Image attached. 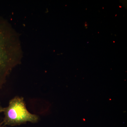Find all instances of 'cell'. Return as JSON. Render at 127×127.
I'll return each instance as SVG.
<instances>
[{"label": "cell", "mask_w": 127, "mask_h": 127, "mask_svg": "<svg viewBox=\"0 0 127 127\" xmlns=\"http://www.w3.org/2000/svg\"><path fill=\"white\" fill-rule=\"evenodd\" d=\"M4 107H3L0 103V113H3Z\"/></svg>", "instance_id": "cell-3"}, {"label": "cell", "mask_w": 127, "mask_h": 127, "mask_svg": "<svg viewBox=\"0 0 127 127\" xmlns=\"http://www.w3.org/2000/svg\"><path fill=\"white\" fill-rule=\"evenodd\" d=\"M21 54L17 36L6 22L0 19V89L12 70L20 62Z\"/></svg>", "instance_id": "cell-1"}, {"label": "cell", "mask_w": 127, "mask_h": 127, "mask_svg": "<svg viewBox=\"0 0 127 127\" xmlns=\"http://www.w3.org/2000/svg\"><path fill=\"white\" fill-rule=\"evenodd\" d=\"M0 127H7V126H4V125H3V124H2V120H0Z\"/></svg>", "instance_id": "cell-4"}, {"label": "cell", "mask_w": 127, "mask_h": 127, "mask_svg": "<svg viewBox=\"0 0 127 127\" xmlns=\"http://www.w3.org/2000/svg\"><path fill=\"white\" fill-rule=\"evenodd\" d=\"M4 117L2 123L4 126H18L27 123H36L39 116L31 113L26 107L24 98L16 96L10 100L9 105L4 107Z\"/></svg>", "instance_id": "cell-2"}]
</instances>
